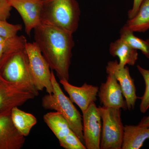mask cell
Wrapping results in <instances>:
<instances>
[{"mask_svg":"<svg viewBox=\"0 0 149 149\" xmlns=\"http://www.w3.org/2000/svg\"><path fill=\"white\" fill-rule=\"evenodd\" d=\"M34 30L35 42L51 70L60 80L68 81L74 42L72 33L48 24H41Z\"/></svg>","mask_w":149,"mask_h":149,"instance_id":"6da1fadb","label":"cell"},{"mask_svg":"<svg viewBox=\"0 0 149 149\" xmlns=\"http://www.w3.org/2000/svg\"><path fill=\"white\" fill-rule=\"evenodd\" d=\"M0 74L8 83L27 89L36 96L39 95L30 73L25 48L9 50L3 54L0 59Z\"/></svg>","mask_w":149,"mask_h":149,"instance_id":"7a4b0ae2","label":"cell"},{"mask_svg":"<svg viewBox=\"0 0 149 149\" xmlns=\"http://www.w3.org/2000/svg\"><path fill=\"white\" fill-rule=\"evenodd\" d=\"M80 15L76 0H43L42 24L73 34L78 28Z\"/></svg>","mask_w":149,"mask_h":149,"instance_id":"3957f363","label":"cell"},{"mask_svg":"<svg viewBox=\"0 0 149 149\" xmlns=\"http://www.w3.org/2000/svg\"><path fill=\"white\" fill-rule=\"evenodd\" d=\"M52 84L53 92L45 95L42 99V106L45 109L53 110L59 113L67 120L70 128L84 144L83 118L73 102L63 92L52 70ZM85 145V144H84Z\"/></svg>","mask_w":149,"mask_h":149,"instance_id":"277c9868","label":"cell"},{"mask_svg":"<svg viewBox=\"0 0 149 149\" xmlns=\"http://www.w3.org/2000/svg\"><path fill=\"white\" fill-rule=\"evenodd\" d=\"M102 128L100 149H121L124 126L121 118V109L99 107Z\"/></svg>","mask_w":149,"mask_h":149,"instance_id":"5b68a950","label":"cell"},{"mask_svg":"<svg viewBox=\"0 0 149 149\" xmlns=\"http://www.w3.org/2000/svg\"><path fill=\"white\" fill-rule=\"evenodd\" d=\"M30 73L35 87L38 91L45 89L49 94L53 92L52 80V70L40 49L35 42L25 44Z\"/></svg>","mask_w":149,"mask_h":149,"instance_id":"8992f818","label":"cell"},{"mask_svg":"<svg viewBox=\"0 0 149 149\" xmlns=\"http://www.w3.org/2000/svg\"><path fill=\"white\" fill-rule=\"evenodd\" d=\"M43 120L58 139L61 146L65 149H86L60 113H47L43 116Z\"/></svg>","mask_w":149,"mask_h":149,"instance_id":"52a82bcc","label":"cell"},{"mask_svg":"<svg viewBox=\"0 0 149 149\" xmlns=\"http://www.w3.org/2000/svg\"><path fill=\"white\" fill-rule=\"evenodd\" d=\"M84 144L87 149H100L102 117L95 103L83 113Z\"/></svg>","mask_w":149,"mask_h":149,"instance_id":"ba28073f","label":"cell"},{"mask_svg":"<svg viewBox=\"0 0 149 149\" xmlns=\"http://www.w3.org/2000/svg\"><path fill=\"white\" fill-rule=\"evenodd\" d=\"M24 22L25 32L30 36L32 30L42 24L43 0H8Z\"/></svg>","mask_w":149,"mask_h":149,"instance_id":"9c48e42d","label":"cell"},{"mask_svg":"<svg viewBox=\"0 0 149 149\" xmlns=\"http://www.w3.org/2000/svg\"><path fill=\"white\" fill-rule=\"evenodd\" d=\"M107 73L113 74L117 80L125 98L127 109L133 110L139 98L136 95V86L133 79L130 76L128 66L121 67L117 61H110L106 67Z\"/></svg>","mask_w":149,"mask_h":149,"instance_id":"30bf717a","label":"cell"},{"mask_svg":"<svg viewBox=\"0 0 149 149\" xmlns=\"http://www.w3.org/2000/svg\"><path fill=\"white\" fill-rule=\"evenodd\" d=\"M107 74L106 81L102 83L98 93L101 104L105 107L127 109V104L119 83L113 74Z\"/></svg>","mask_w":149,"mask_h":149,"instance_id":"8fae6325","label":"cell"},{"mask_svg":"<svg viewBox=\"0 0 149 149\" xmlns=\"http://www.w3.org/2000/svg\"><path fill=\"white\" fill-rule=\"evenodd\" d=\"M65 91L69 95L70 100L84 112L97 100L99 88L97 86L85 83L81 87L71 85L66 80H60Z\"/></svg>","mask_w":149,"mask_h":149,"instance_id":"7c38bea8","label":"cell"},{"mask_svg":"<svg viewBox=\"0 0 149 149\" xmlns=\"http://www.w3.org/2000/svg\"><path fill=\"white\" fill-rule=\"evenodd\" d=\"M36 97L29 90L13 84L0 88V115L11 111L14 108L20 106Z\"/></svg>","mask_w":149,"mask_h":149,"instance_id":"4fadbf2b","label":"cell"},{"mask_svg":"<svg viewBox=\"0 0 149 149\" xmlns=\"http://www.w3.org/2000/svg\"><path fill=\"white\" fill-rule=\"evenodd\" d=\"M11 113L0 115V149H20L25 143V137L15 128Z\"/></svg>","mask_w":149,"mask_h":149,"instance_id":"5bb4252c","label":"cell"},{"mask_svg":"<svg viewBox=\"0 0 149 149\" xmlns=\"http://www.w3.org/2000/svg\"><path fill=\"white\" fill-rule=\"evenodd\" d=\"M149 139V128L139 125H125L121 149H139Z\"/></svg>","mask_w":149,"mask_h":149,"instance_id":"9a60e30c","label":"cell"},{"mask_svg":"<svg viewBox=\"0 0 149 149\" xmlns=\"http://www.w3.org/2000/svg\"><path fill=\"white\" fill-rule=\"evenodd\" d=\"M109 50L112 56L118 58V65L121 67H124L127 65H134L138 59L137 50L120 38L111 43Z\"/></svg>","mask_w":149,"mask_h":149,"instance_id":"2e32d148","label":"cell"},{"mask_svg":"<svg viewBox=\"0 0 149 149\" xmlns=\"http://www.w3.org/2000/svg\"><path fill=\"white\" fill-rule=\"evenodd\" d=\"M11 116L15 128L24 137L29 135L32 128L37 123V118L33 115L21 110L18 107L13 109Z\"/></svg>","mask_w":149,"mask_h":149,"instance_id":"e0dca14e","label":"cell"},{"mask_svg":"<svg viewBox=\"0 0 149 149\" xmlns=\"http://www.w3.org/2000/svg\"><path fill=\"white\" fill-rule=\"evenodd\" d=\"M133 32H144L149 29V0H144L136 15L125 24Z\"/></svg>","mask_w":149,"mask_h":149,"instance_id":"ac0fdd59","label":"cell"},{"mask_svg":"<svg viewBox=\"0 0 149 149\" xmlns=\"http://www.w3.org/2000/svg\"><path fill=\"white\" fill-rule=\"evenodd\" d=\"M125 25L120 29V38L135 49L139 50L149 59V40H142L136 37Z\"/></svg>","mask_w":149,"mask_h":149,"instance_id":"d6986e66","label":"cell"},{"mask_svg":"<svg viewBox=\"0 0 149 149\" xmlns=\"http://www.w3.org/2000/svg\"><path fill=\"white\" fill-rule=\"evenodd\" d=\"M27 42V39L24 36H17L8 38L5 42H0V59L3 54L6 51L13 49L23 48Z\"/></svg>","mask_w":149,"mask_h":149,"instance_id":"ffe728a7","label":"cell"},{"mask_svg":"<svg viewBox=\"0 0 149 149\" xmlns=\"http://www.w3.org/2000/svg\"><path fill=\"white\" fill-rule=\"evenodd\" d=\"M137 68L143 78L146 85V89L144 95L141 97V101L140 106V111L145 113L149 108V70L137 65Z\"/></svg>","mask_w":149,"mask_h":149,"instance_id":"44dd1931","label":"cell"},{"mask_svg":"<svg viewBox=\"0 0 149 149\" xmlns=\"http://www.w3.org/2000/svg\"><path fill=\"white\" fill-rule=\"evenodd\" d=\"M22 26L20 24H12L7 20H0V36L6 38H11L17 35L21 31Z\"/></svg>","mask_w":149,"mask_h":149,"instance_id":"7402d4cb","label":"cell"},{"mask_svg":"<svg viewBox=\"0 0 149 149\" xmlns=\"http://www.w3.org/2000/svg\"><path fill=\"white\" fill-rule=\"evenodd\" d=\"M12 8L8 0H0V20H7L9 18Z\"/></svg>","mask_w":149,"mask_h":149,"instance_id":"603a6c76","label":"cell"},{"mask_svg":"<svg viewBox=\"0 0 149 149\" xmlns=\"http://www.w3.org/2000/svg\"><path fill=\"white\" fill-rule=\"evenodd\" d=\"M144 0H133V7L128 12V17L131 19L134 17L138 13L140 6Z\"/></svg>","mask_w":149,"mask_h":149,"instance_id":"cb8c5ba5","label":"cell"},{"mask_svg":"<svg viewBox=\"0 0 149 149\" xmlns=\"http://www.w3.org/2000/svg\"><path fill=\"white\" fill-rule=\"evenodd\" d=\"M139 126L149 128V115L148 116H145L141 119L138 124Z\"/></svg>","mask_w":149,"mask_h":149,"instance_id":"d4e9b609","label":"cell"},{"mask_svg":"<svg viewBox=\"0 0 149 149\" xmlns=\"http://www.w3.org/2000/svg\"><path fill=\"white\" fill-rule=\"evenodd\" d=\"M11 85L12 84L7 82L0 74V88H7Z\"/></svg>","mask_w":149,"mask_h":149,"instance_id":"484cf974","label":"cell"}]
</instances>
